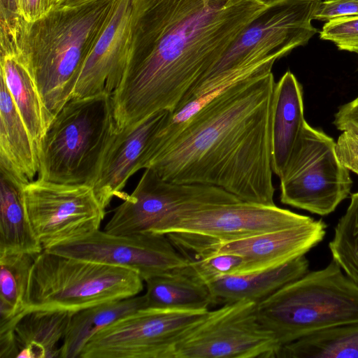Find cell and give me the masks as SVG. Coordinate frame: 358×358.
I'll use <instances>...</instances> for the list:
<instances>
[{"label":"cell","mask_w":358,"mask_h":358,"mask_svg":"<svg viewBox=\"0 0 358 358\" xmlns=\"http://www.w3.org/2000/svg\"><path fill=\"white\" fill-rule=\"evenodd\" d=\"M238 201L220 187L169 182L148 168L133 192L114 210L103 231L114 235L152 234L166 215L180 208Z\"/></svg>","instance_id":"cell-12"},{"label":"cell","mask_w":358,"mask_h":358,"mask_svg":"<svg viewBox=\"0 0 358 358\" xmlns=\"http://www.w3.org/2000/svg\"><path fill=\"white\" fill-rule=\"evenodd\" d=\"M143 281L131 270L43 250L31 269L24 311L73 313L136 296Z\"/></svg>","instance_id":"cell-6"},{"label":"cell","mask_w":358,"mask_h":358,"mask_svg":"<svg viewBox=\"0 0 358 358\" xmlns=\"http://www.w3.org/2000/svg\"><path fill=\"white\" fill-rule=\"evenodd\" d=\"M259 1H262V2H268V1H271V0H259Z\"/></svg>","instance_id":"cell-37"},{"label":"cell","mask_w":358,"mask_h":358,"mask_svg":"<svg viewBox=\"0 0 358 358\" xmlns=\"http://www.w3.org/2000/svg\"><path fill=\"white\" fill-rule=\"evenodd\" d=\"M322 40L334 43L341 50L358 55V15L331 19L320 31Z\"/></svg>","instance_id":"cell-29"},{"label":"cell","mask_w":358,"mask_h":358,"mask_svg":"<svg viewBox=\"0 0 358 358\" xmlns=\"http://www.w3.org/2000/svg\"><path fill=\"white\" fill-rule=\"evenodd\" d=\"M333 124L341 131L349 128L358 130V96L338 108Z\"/></svg>","instance_id":"cell-32"},{"label":"cell","mask_w":358,"mask_h":358,"mask_svg":"<svg viewBox=\"0 0 358 358\" xmlns=\"http://www.w3.org/2000/svg\"><path fill=\"white\" fill-rule=\"evenodd\" d=\"M36 256L0 253V322L9 321L24 312L30 272Z\"/></svg>","instance_id":"cell-26"},{"label":"cell","mask_w":358,"mask_h":358,"mask_svg":"<svg viewBox=\"0 0 358 358\" xmlns=\"http://www.w3.org/2000/svg\"><path fill=\"white\" fill-rule=\"evenodd\" d=\"M115 128L110 94L71 99L38 145V178L92 186Z\"/></svg>","instance_id":"cell-5"},{"label":"cell","mask_w":358,"mask_h":358,"mask_svg":"<svg viewBox=\"0 0 358 358\" xmlns=\"http://www.w3.org/2000/svg\"><path fill=\"white\" fill-rule=\"evenodd\" d=\"M23 193L29 223L43 250L90 236L105 216L91 185L37 178L24 186Z\"/></svg>","instance_id":"cell-10"},{"label":"cell","mask_w":358,"mask_h":358,"mask_svg":"<svg viewBox=\"0 0 358 358\" xmlns=\"http://www.w3.org/2000/svg\"><path fill=\"white\" fill-rule=\"evenodd\" d=\"M275 84L271 71L221 88L162 143L145 169L169 182L215 186L243 201L275 205Z\"/></svg>","instance_id":"cell-2"},{"label":"cell","mask_w":358,"mask_h":358,"mask_svg":"<svg viewBox=\"0 0 358 358\" xmlns=\"http://www.w3.org/2000/svg\"><path fill=\"white\" fill-rule=\"evenodd\" d=\"M47 251L131 270L143 281L173 273L189 262L166 235L152 233L114 235L99 229L80 241Z\"/></svg>","instance_id":"cell-13"},{"label":"cell","mask_w":358,"mask_h":358,"mask_svg":"<svg viewBox=\"0 0 358 358\" xmlns=\"http://www.w3.org/2000/svg\"><path fill=\"white\" fill-rule=\"evenodd\" d=\"M242 264L243 259L238 255L219 253L189 261L188 266L200 280L208 284L224 276L238 275Z\"/></svg>","instance_id":"cell-28"},{"label":"cell","mask_w":358,"mask_h":358,"mask_svg":"<svg viewBox=\"0 0 358 358\" xmlns=\"http://www.w3.org/2000/svg\"><path fill=\"white\" fill-rule=\"evenodd\" d=\"M306 122L302 86L287 71L275 83L272 101V169L278 178L289 161Z\"/></svg>","instance_id":"cell-17"},{"label":"cell","mask_w":358,"mask_h":358,"mask_svg":"<svg viewBox=\"0 0 358 358\" xmlns=\"http://www.w3.org/2000/svg\"><path fill=\"white\" fill-rule=\"evenodd\" d=\"M169 110H162L128 127L115 128L92 185L95 195L106 208L114 197L124 200L128 179L145 169L152 158L156 135Z\"/></svg>","instance_id":"cell-14"},{"label":"cell","mask_w":358,"mask_h":358,"mask_svg":"<svg viewBox=\"0 0 358 358\" xmlns=\"http://www.w3.org/2000/svg\"><path fill=\"white\" fill-rule=\"evenodd\" d=\"M20 15L27 22L45 15L54 6L55 0H19Z\"/></svg>","instance_id":"cell-33"},{"label":"cell","mask_w":358,"mask_h":358,"mask_svg":"<svg viewBox=\"0 0 358 358\" xmlns=\"http://www.w3.org/2000/svg\"><path fill=\"white\" fill-rule=\"evenodd\" d=\"M335 141L305 122L289 161L280 177L282 203L327 215L350 193L349 170L338 160Z\"/></svg>","instance_id":"cell-8"},{"label":"cell","mask_w":358,"mask_h":358,"mask_svg":"<svg viewBox=\"0 0 358 358\" xmlns=\"http://www.w3.org/2000/svg\"><path fill=\"white\" fill-rule=\"evenodd\" d=\"M71 314L68 311L50 310L22 312L13 327L17 357H59L58 343L64 337Z\"/></svg>","instance_id":"cell-23"},{"label":"cell","mask_w":358,"mask_h":358,"mask_svg":"<svg viewBox=\"0 0 358 358\" xmlns=\"http://www.w3.org/2000/svg\"><path fill=\"white\" fill-rule=\"evenodd\" d=\"M93 1H96V0H63L58 5L74 6H79V5H81L83 3L91 2Z\"/></svg>","instance_id":"cell-35"},{"label":"cell","mask_w":358,"mask_h":358,"mask_svg":"<svg viewBox=\"0 0 358 358\" xmlns=\"http://www.w3.org/2000/svg\"><path fill=\"white\" fill-rule=\"evenodd\" d=\"M209 312L140 309L96 332L79 358H173L176 344Z\"/></svg>","instance_id":"cell-9"},{"label":"cell","mask_w":358,"mask_h":358,"mask_svg":"<svg viewBox=\"0 0 358 358\" xmlns=\"http://www.w3.org/2000/svg\"><path fill=\"white\" fill-rule=\"evenodd\" d=\"M342 131L335 143L336 156L346 169L358 174V130L349 128Z\"/></svg>","instance_id":"cell-30"},{"label":"cell","mask_w":358,"mask_h":358,"mask_svg":"<svg viewBox=\"0 0 358 358\" xmlns=\"http://www.w3.org/2000/svg\"><path fill=\"white\" fill-rule=\"evenodd\" d=\"M256 308L257 303L245 300L210 310L176 344L173 358H277L281 347Z\"/></svg>","instance_id":"cell-11"},{"label":"cell","mask_w":358,"mask_h":358,"mask_svg":"<svg viewBox=\"0 0 358 358\" xmlns=\"http://www.w3.org/2000/svg\"><path fill=\"white\" fill-rule=\"evenodd\" d=\"M268 2L132 0L131 40L111 94L116 127L172 112L233 46Z\"/></svg>","instance_id":"cell-1"},{"label":"cell","mask_w":358,"mask_h":358,"mask_svg":"<svg viewBox=\"0 0 358 358\" xmlns=\"http://www.w3.org/2000/svg\"><path fill=\"white\" fill-rule=\"evenodd\" d=\"M189 265V264H188ZM145 282L147 308L175 310H208L216 303L208 285L189 266Z\"/></svg>","instance_id":"cell-22"},{"label":"cell","mask_w":358,"mask_h":358,"mask_svg":"<svg viewBox=\"0 0 358 358\" xmlns=\"http://www.w3.org/2000/svg\"><path fill=\"white\" fill-rule=\"evenodd\" d=\"M304 255L278 267L254 273L231 275L208 283L216 302L250 301L257 303L309 272Z\"/></svg>","instance_id":"cell-19"},{"label":"cell","mask_w":358,"mask_h":358,"mask_svg":"<svg viewBox=\"0 0 358 358\" xmlns=\"http://www.w3.org/2000/svg\"><path fill=\"white\" fill-rule=\"evenodd\" d=\"M0 76L38 145L54 117L45 107L29 66L22 52L1 55Z\"/></svg>","instance_id":"cell-20"},{"label":"cell","mask_w":358,"mask_h":358,"mask_svg":"<svg viewBox=\"0 0 358 358\" xmlns=\"http://www.w3.org/2000/svg\"><path fill=\"white\" fill-rule=\"evenodd\" d=\"M326 229L327 224L322 220L313 218L301 225L214 246L203 258L219 253L234 254L243 259L238 275L260 272L305 255L323 240Z\"/></svg>","instance_id":"cell-16"},{"label":"cell","mask_w":358,"mask_h":358,"mask_svg":"<svg viewBox=\"0 0 358 358\" xmlns=\"http://www.w3.org/2000/svg\"><path fill=\"white\" fill-rule=\"evenodd\" d=\"M277 358H358V323L326 329L284 345Z\"/></svg>","instance_id":"cell-25"},{"label":"cell","mask_w":358,"mask_h":358,"mask_svg":"<svg viewBox=\"0 0 358 358\" xmlns=\"http://www.w3.org/2000/svg\"><path fill=\"white\" fill-rule=\"evenodd\" d=\"M63 0H55V6L60 3Z\"/></svg>","instance_id":"cell-36"},{"label":"cell","mask_w":358,"mask_h":358,"mask_svg":"<svg viewBox=\"0 0 358 358\" xmlns=\"http://www.w3.org/2000/svg\"><path fill=\"white\" fill-rule=\"evenodd\" d=\"M115 1L56 5L33 22L24 20L20 49L43 103L54 117L71 99L83 64Z\"/></svg>","instance_id":"cell-3"},{"label":"cell","mask_w":358,"mask_h":358,"mask_svg":"<svg viewBox=\"0 0 358 358\" xmlns=\"http://www.w3.org/2000/svg\"><path fill=\"white\" fill-rule=\"evenodd\" d=\"M18 348L13 327L0 328V358L17 357Z\"/></svg>","instance_id":"cell-34"},{"label":"cell","mask_w":358,"mask_h":358,"mask_svg":"<svg viewBox=\"0 0 358 358\" xmlns=\"http://www.w3.org/2000/svg\"><path fill=\"white\" fill-rule=\"evenodd\" d=\"M261 324L284 345L315 332L358 323V285L333 259L257 303Z\"/></svg>","instance_id":"cell-4"},{"label":"cell","mask_w":358,"mask_h":358,"mask_svg":"<svg viewBox=\"0 0 358 358\" xmlns=\"http://www.w3.org/2000/svg\"><path fill=\"white\" fill-rule=\"evenodd\" d=\"M0 168L24 185L33 182L39 170L36 145L1 76Z\"/></svg>","instance_id":"cell-18"},{"label":"cell","mask_w":358,"mask_h":358,"mask_svg":"<svg viewBox=\"0 0 358 358\" xmlns=\"http://www.w3.org/2000/svg\"><path fill=\"white\" fill-rule=\"evenodd\" d=\"M147 308L145 294L103 303L71 313L59 358L80 357L87 341L99 331L140 309Z\"/></svg>","instance_id":"cell-24"},{"label":"cell","mask_w":358,"mask_h":358,"mask_svg":"<svg viewBox=\"0 0 358 358\" xmlns=\"http://www.w3.org/2000/svg\"><path fill=\"white\" fill-rule=\"evenodd\" d=\"M329 248L332 259L358 285V192L352 194L345 214L335 227Z\"/></svg>","instance_id":"cell-27"},{"label":"cell","mask_w":358,"mask_h":358,"mask_svg":"<svg viewBox=\"0 0 358 358\" xmlns=\"http://www.w3.org/2000/svg\"><path fill=\"white\" fill-rule=\"evenodd\" d=\"M24 185L0 168V253L21 252L36 256L43 251L28 219Z\"/></svg>","instance_id":"cell-21"},{"label":"cell","mask_w":358,"mask_h":358,"mask_svg":"<svg viewBox=\"0 0 358 358\" xmlns=\"http://www.w3.org/2000/svg\"><path fill=\"white\" fill-rule=\"evenodd\" d=\"M132 0H115L109 17L90 50L71 99L106 92L119 85L129 55Z\"/></svg>","instance_id":"cell-15"},{"label":"cell","mask_w":358,"mask_h":358,"mask_svg":"<svg viewBox=\"0 0 358 358\" xmlns=\"http://www.w3.org/2000/svg\"><path fill=\"white\" fill-rule=\"evenodd\" d=\"M358 15V0H326L322 1L314 20L327 22L331 19Z\"/></svg>","instance_id":"cell-31"},{"label":"cell","mask_w":358,"mask_h":358,"mask_svg":"<svg viewBox=\"0 0 358 358\" xmlns=\"http://www.w3.org/2000/svg\"><path fill=\"white\" fill-rule=\"evenodd\" d=\"M313 217L274 206L238 201L180 208L166 215L152 234L166 235L189 261L214 246L305 224Z\"/></svg>","instance_id":"cell-7"}]
</instances>
